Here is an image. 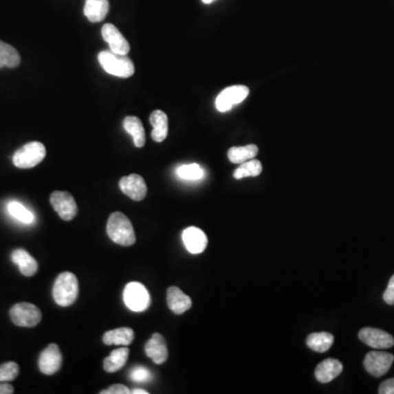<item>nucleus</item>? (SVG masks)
Here are the masks:
<instances>
[{
    "instance_id": "nucleus-17",
    "label": "nucleus",
    "mask_w": 394,
    "mask_h": 394,
    "mask_svg": "<svg viewBox=\"0 0 394 394\" xmlns=\"http://www.w3.org/2000/svg\"><path fill=\"white\" fill-rule=\"evenodd\" d=\"M166 303L170 310L175 314H184L192 307V299L188 295H185L180 288L175 286H172L168 289Z\"/></svg>"
},
{
    "instance_id": "nucleus-31",
    "label": "nucleus",
    "mask_w": 394,
    "mask_h": 394,
    "mask_svg": "<svg viewBox=\"0 0 394 394\" xmlns=\"http://www.w3.org/2000/svg\"><path fill=\"white\" fill-rule=\"evenodd\" d=\"M131 378L136 382H146L151 379V373L145 367H135L131 370Z\"/></svg>"
},
{
    "instance_id": "nucleus-6",
    "label": "nucleus",
    "mask_w": 394,
    "mask_h": 394,
    "mask_svg": "<svg viewBox=\"0 0 394 394\" xmlns=\"http://www.w3.org/2000/svg\"><path fill=\"white\" fill-rule=\"evenodd\" d=\"M10 319L14 325L21 327H33L42 320V312L32 303H19L10 309Z\"/></svg>"
},
{
    "instance_id": "nucleus-36",
    "label": "nucleus",
    "mask_w": 394,
    "mask_h": 394,
    "mask_svg": "<svg viewBox=\"0 0 394 394\" xmlns=\"http://www.w3.org/2000/svg\"><path fill=\"white\" fill-rule=\"evenodd\" d=\"M131 393L133 394H148L149 392L146 391V390L142 389H134L133 391H131Z\"/></svg>"
},
{
    "instance_id": "nucleus-37",
    "label": "nucleus",
    "mask_w": 394,
    "mask_h": 394,
    "mask_svg": "<svg viewBox=\"0 0 394 394\" xmlns=\"http://www.w3.org/2000/svg\"><path fill=\"white\" fill-rule=\"evenodd\" d=\"M201 1L204 3H212L215 0H201Z\"/></svg>"
},
{
    "instance_id": "nucleus-25",
    "label": "nucleus",
    "mask_w": 394,
    "mask_h": 394,
    "mask_svg": "<svg viewBox=\"0 0 394 394\" xmlns=\"http://www.w3.org/2000/svg\"><path fill=\"white\" fill-rule=\"evenodd\" d=\"M258 153L259 148L255 145L232 147L228 151V158L232 164H241L251 159H254Z\"/></svg>"
},
{
    "instance_id": "nucleus-10",
    "label": "nucleus",
    "mask_w": 394,
    "mask_h": 394,
    "mask_svg": "<svg viewBox=\"0 0 394 394\" xmlns=\"http://www.w3.org/2000/svg\"><path fill=\"white\" fill-rule=\"evenodd\" d=\"M358 338L362 343L375 349H390L394 345V338L389 333L373 327H364L358 333Z\"/></svg>"
},
{
    "instance_id": "nucleus-14",
    "label": "nucleus",
    "mask_w": 394,
    "mask_h": 394,
    "mask_svg": "<svg viewBox=\"0 0 394 394\" xmlns=\"http://www.w3.org/2000/svg\"><path fill=\"white\" fill-rule=\"evenodd\" d=\"M182 240L185 248L192 254H199V253L204 252L207 243H208L204 231L196 228V227H188V228L185 229L183 231Z\"/></svg>"
},
{
    "instance_id": "nucleus-27",
    "label": "nucleus",
    "mask_w": 394,
    "mask_h": 394,
    "mask_svg": "<svg viewBox=\"0 0 394 394\" xmlns=\"http://www.w3.org/2000/svg\"><path fill=\"white\" fill-rule=\"evenodd\" d=\"M8 212L11 217L18 220L25 225L34 223L35 217L32 212H30L27 207L23 206L19 201H10L8 204Z\"/></svg>"
},
{
    "instance_id": "nucleus-16",
    "label": "nucleus",
    "mask_w": 394,
    "mask_h": 394,
    "mask_svg": "<svg viewBox=\"0 0 394 394\" xmlns=\"http://www.w3.org/2000/svg\"><path fill=\"white\" fill-rule=\"evenodd\" d=\"M342 371H343V365L340 360L327 358L316 366L314 375H316V380L321 384H329L331 381L338 378Z\"/></svg>"
},
{
    "instance_id": "nucleus-1",
    "label": "nucleus",
    "mask_w": 394,
    "mask_h": 394,
    "mask_svg": "<svg viewBox=\"0 0 394 394\" xmlns=\"http://www.w3.org/2000/svg\"><path fill=\"white\" fill-rule=\"evenodd\" d=\"M107 231L109 238L122 247H131L136 242V236L131 220L123 212L111 214L107 220Z\"/></svg>"
},
{
    "instance_id": "nucleus-19",
    "label": "nucleus",
    "mask_w": 394,
    "mask_h": 394,
    "mask_svg": "<svg viewBox=\"0 0 394 394\" xmlns=\"http://www.w3.org/2000/svg\"><path fill=\"white\" fill-rule=\"evenodd\" d=\"M110 9L109 0H86L83 14L90 22H101L105 20Z\"/></svg>"
},
{
    "instance_id": "nucleus-5",
    "label": "nucleus",
    "mask_w": 394,
    "mask_h": 394,
    "mask_svg": "<svg viewBox=\"0 0 394 394\" xmlns=\"http://www.w3.org/2000/svg\"><path fill=\"white\" fill-rule=\"evenodd\" d=\"M123 299L127 308L131 311L144 312L151 307L149 292L140 283H129L124 288Z\"/></svg>"
},
{
    "instance_id": "nucleus-21",
    "label": "nucleus",
    "mask_w": 394,
    "mask_h": 394,
    "mask_svg": "<svg viewBox=\"0 0 394 394\" xmlns=\"http://www.w3.org/2000/svg\"><path fill=\"white\" fill-rule=\"evenodd\" d=\"M151 124L153 125L151 137L156 142H162L168 136L169 127H168V116L164 111H153L151 114Z\"/></svg>"
},
{
    "instance_id": "nucleus-18",
    "label": "nucleus",
    "mask_w": 394,
    "mask_h": 394,
    "mask_svg": "<svg viewBox=\"0 0 394 394\" xmlns=\"http://www.w3.org/2000/svg\"><path fill=\"white\" fill-rule=\"evenodd\" d=\"M11 260L19 266L20 272L23 274L25 276L31 277L38 272L39 264L35 259L23 249L14 250L12 254H11Z\"/></svg>"
},
{
    "instance_id": "nucleus-30",
    "label": "nucleus",
    "mask_w": 394,
    "mask_h": 394,
    "mask_svg": "<svg viewBox=\"0 0 394 394\" xmlns=\"http://www.w3.org/2000/svg\"><path fill=\"white\" fill-rule=\"evenodd\" d=\"M19 366L17 362H5L0 365V382H8L14 380L19 375Z\"/></svg>"
},
{
    "instance_id": "nucleus-4",
    "label": "nucleus",
    "mask_w": 394,
    "mask_h": 394,
    "mask_svg": "<svg viewBox=\"0 0 394 394\" xmlns=\"http://www.w3.org/2000/svg\"><path fill=\"white\" fill-rule=\"evenodd\" d=\"M45 156V146L40 142H31L14 153L12 161L19 169H31L40 164Z\"/></svg>"
},
{
    "instance_id": "nucleus-11",
    "label": "nucleus",
    "mask_w": 394,
    "mask_h": 394,
    "mask_svg": "<svg viewBox=\"0 0 394 394\" xmlns=\"http://www.w3.org/2000/svg\"><path fill=\"white\" fill-rule=\"evenodd\" d=\"M63 356L56 344H50L40 355L39 368L41 373L51 375L62 368Z\"/></svg>"
},
{
    "instance_id": "nucleus-22",
    "label": "nucleus",
    "mask_w": 394,
    "mask_h": 394,
    "mask_svg": "<svg viewBox=\"0 0 394 394\" xmlns=\"http://www.w3.org/2000/svg\"><path fill=\"white\" fill-rule=\"evenodd\" d=\"M123 127L125 131L133 137L135 146L142 148L146 144L145 129L142 127V121L136 116H127L124 118Z\"/></svg>"
},
{
    "instance_id": "nucleus-29",
    "label": "nucleus",
    "mask_w": 394,
    "mask_h": 394,
    "mask_svg": "<svg viewBox=\"0 0 394 394\" xmlns=\"http://www.w3.org/2000/svg\"><path fill=\"white\" fill-rule=\"evenodd\" d=\"M177 175L183 180L197 181L203 177L204 171L197 164H184L177 168Z\"/></svg>"
},
{
    "instance_id": "nucleus-32",
    "label": "nucleus",
    "mask_w": 394,
    "mask_h": 394,
    "mask_svg": "<svg viewBox=\"0 0 394 394\" xmlns=\"http://www.w3.org/2000/svg\"><path fill=\"white\" fill-rule=\"evenodd\" d=\"M384 303H388L390 306H394V275L390 279L388 287L384 292Z\"/></svg>"
},
{
    "instance_id": "nucleus-33",
    "label": "nucleus",
    "mask_w": 394,
    "mask_h": 394,
    "mask_svg": "<svg viewBox=\"0 0 394 394\" xmlns=\"http://www.w3.org/2000/svg\"><path fill=\"white\" fill-rule=\"evenodd\" d=\"M131 390L124 384H114V386L107 388V390L100 392V394H129Z\"/></svg>"
},
{
    "instance_id": "nucleus-34",
    "label": "nucleus",
    "mask_w": 394,
    "mask_h": 394,
    "mask_svg": "<svg viewBox=\"0 0 394 394\" xmlns=\"http://www.w3.org/2000/svg\"><path fill=\"white\" fill-rule=\"evenodd\" d=\"M378 392L380 394H394V378L382 382L379 386Z\"/></svg>"
},
{
    "instance_id": "nucleus-3",
    "label": "nucleus",
    "mask_w": 394,
    "mask_h": 394,
    "mask_svg": "<svg viewBox=\"0 0 394 394\" xmlns=\"http://www.w3.org/2000/svg\"><path fill=\"white\" fill-rule=\"evenodd\" d=\"M98 59L101 67L110 75L121 78H129L134 75V63L127 55H120L112 51H103L100 52Z\"/></svg>"
},
{
    "instance_id": "nucleus-28",
    "label": "nucleus",
    "mask_w": 394,
    "mask_h": 394,
    "mask_svg": "<svg viewBox=\"0 0 394 394\" xmlns=\"http://www.w3.org/2000/svg\"><path fill=\"white\" fill-rule=\"evenodd\" d=\"M262 164L256 159H251V160L243 162L240 164L238 169L234 171V177L236 180H241L244 177H258L262 172Z\"/></svg>"
},
{
    "instance_id": "nucleus-9",
    "label": "nucleus",
    "mask_w": 394,
    "mask_h": 394,
    "mask_svg": "<svg viewBox=\"0 0 394 394\" xmlns=\"http://www.w3.org/2000/svg\"><path fill=\"white\" fill-rule=\"evenodd\" d=\"M250 90L245 86H232L226 88L220 92L217 99H216V107L219 112H227L231 110L234 105L241 103L247 99Z\"/></svg>"
},
{
    "instance_id": "nucleus-26",
    "label": "nucleus",
    "mask_w": 394,
    "mask_h": 394,
    "mask_svg": "<svg viewBox=\"0 0 394 394\" xmlns=\"http://www.w3.org/2000/svg\"><path fill=\"white\" fill-rule=\"evenodd\" d=\"M21 58L14 46L0 41V68H14L19 66Z\"/></svg>"
},
{
    "instance_id": "nucleus-24",
    "label": "nucleus",
    "mask_w": 394,
    "mask_h": 394,
    "mask_svg": "<svg viewBox=\"0 0 394 394\" xmlns=\"http://www.w3.org/2000/svg\"><path fill=\"white\" fill-rule=\"evenodd\" d=\"M334 343V336L331 333H312L307 338V345L309 349L316 353H325L331 349Z\"/></svg>"
},
{
    "instance_id": "nucleus-35",
    "label": "nucleus",
    "mask_w": 394,
    "mask_h": 394,
    "mask_svg": "<svg viewBox=\"0 0 394 394\" xmlns=\"http://www.w3.org/2000/svg\"><path fill=\"white\" fill-rule=\"evenodd\" d=\"M14 392V386L7 382H0V394H12Z\"/></svg>"
},
{
    "instance_id": "nucleus-20",
    "label": "nucleus",
    "mask_w": 394,
    "mask_h": 394,
    "mask_svg": "<svg viewBox=\"0 0 394 394\" xmlns=\"http://www.w3.org/2000/svg\"><path fill=\"white\" fill-rule=\"evenodd\" d=\"M135 333L131 327H118L116 330L107 331L103 336L105 345L129 346L134 341Z\"/></svg>"
},
{
    "instance_id": "nucleus-8",
    "label": "nucleus",
    "mask_w": 394,
    "mask_h": 394,
    "mask_svg": "<svg viewBox=\"0 0 394 394\" xmlns=\"http://www.w3.org/2000/svg\"><path fill=\"white\" fill-rule=\"evenodd\" d=\"M394 362V356L386 351H370L366 355L364 366L367 373L375 378L382 377L389 371Z\"/></svg>"
},
{
    "instance_id": "nucleus-23",
    "label": "nucleus",
    "mask_w": 394,
    "mask_h": 394,
    "mask_svg": "<svg viewBox=\"0 0 394 394\" xmlns=\"http://www.w3.org/2000/svg\"><path fill=\"white\" fill-rule=\"evenodd\" d=\"M129 349L127 347H121L111 353L110 356H107L103 360V368L109 373H116L118 370L127 364L129 360Z\"/></svg>"
},
{
    "instance_id": "nucleus-2",
    "label": "nucleus",
    "mask_w": 394,
    "mask_h": 394,
    "mask_svg": "<svg viewBox=\"0 0 394 394\" xmlns=\"http://www.w3.org/2000/svg\"><path fill=\"white\" fill-rule=\"evenodd\" d=\"M78 279L69 272L59 274L53 287V297L58 306H72L78 298Z\"/></svg>"
},
{
    "instance_id": "nucleus-15",
    "label": "nucleus",
    "mask_w": 394,
    "mask_h": 394,
    "mask_svg": "<svg viewBox=\"0 0 394 394\" xmlns=\"http://www.w3.org/2000/svg\"><path fill=\"white\" fill-rule=\"evenodd\" d=\"M146 355L157 365H162L169 357L166 340L160 333H155L145 345Z\"/></svg>"
},
{
    "instance_id": "nucleus-7",
    "label": "nucleus",
    "mask_w": 394,
    "mask_h": 394,
    "mask_svg": "<svg viewBox=\"0 0 394 394\" xmlns=\"http://www.w3.org/2000/svg\"><path fill=\"white\" fill-rule=\"evenodd\" d=\"M50 201L54 210L65 221L73 220L78 212V206L76 204L75 199L68 192H61V190L53 192Z\"/></svg>"
},
{
    "instance_id": "nucleus-13",
    "label": "nucleus",
    "mask_w": 394,
    "mask_h": 394,
    "mask_svg": "<svg viewBox=\"0 0 394 394\" xmlns=\"http://www.w3.org/2000/svg\"><path fill=\"white\" fill-rule=\"evenodd\" d=\"M120 188L129 199L140 201L147 195V185L144 177L138 175H131L122 177L120 180Z\"/></svg>"
},
{
    "instance_id": "nucleus-12",
    "label": "nucleus",
    "mask_w": 394,
    "mask_h": 394,
    "mask_svg": "<svg viewBox=\"0 0 394 394\" xmlns=\"http://www.w3.org/2000/svg\"><path fill=\"white\" fill-rule=\"evenodd\" d=\"M101 33H102L103 40L109 44L113 53L127 55L131 51L129 41L124 38V35L120 32V30L116 25L107 23L103 25Z\"/></svg>"
}]
</instances>
